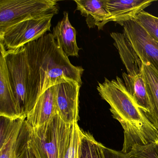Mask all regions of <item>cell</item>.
<instances>
[{"instance_id":"6da1fadb","label":"cell","mask_w":158,"mask_h":158,"mask_svg":"<svg viewBox=\"0 0 158 158\" xmlns=\"http://www.w3.org/2000/svg\"><path fill=\"white\" fill-rule=\"evenodd\" d=\"M29 68L27 104L29 113L40 96L50 88L75 81L82 85L84 69L73 65L52 33L25 46Z\"/></svg>"},{"instance_id":"7a4b0ae2","label":"cell","mask_w":158,"mask_h":158,"mask_svg":"<svg viewBox=\"0 0 158 158\" xmlns=\"http://www.w3.org/2000/svg\"><path fill=\"white\" fill-rule=\"evenodd\" d=\"M97 89L102 99L108 102L113 117L123 129L122 151L128 153L135 145H146L158 141V130L149 121L135 102L118 76L110 80L105 77L98 83Z\"/></svg>"},{"instance_id":"3957f363","label":"cell","mask_w":158,"mask_h":158,"mask_svg":"<svg viewBox=\"0 0 158 158\" xmlns=\"http://www.w3.org/2000/svg\"><path fill=\"white\" fill-rule=\"evenodd\" d=\"M73 125L58 114L39 127H31L30 143L37 158H64L71 139Z\"/></svg>"},{"instance_id":"277c9868","label":"cell","mask_w":158,"mask_h":158,"mask_svg":"<svg viewBox=\"0 0 158 158\" xmlns=\"http://www.w3.org/2000/svg\"><path fill=\"white\" fill-rule=\"evenodd\" d=\"M110 36L127 72L122 74L127 89L138 106H146L149 103V97L143 77L142 60L123 33L113 32Z\"/></svg>"},{"instance_id":"5b68a950","label":"cell","mask_w":158,"mask_h":158,"mask_svg":"<svg viewBox=\"0 0 158 158\" xmlns=\"http://www.w3.org/2000/svg\"><path fill=\"white\" fill-rule=\"evenodd\" d=\"M55 0H0V33L20 22L58 14Z\"/></svg>"},{"instance_id":"8992f818","label":"cell","mask_w":158,"mask_h":158,"mask_svg":"<svg viewBox=\"0 0 158 158\" xmlns=\"http://www.w3.org/2000/svg\"><path fill=\"white\" fill-rule=\"evenodd\" d=\"M1 52L6 60L9 77L21 117L29 113L27 104L29 68L25 46L13 50L6 51L0 46Z\"/></svg>"},{"instance_id":"52a82bcc","label":"cell","mask_w":158,"mask_h":158,"mask_svg":"<svg viewBox=\"0 0 158 158\" xmlns=\"http://www.w3.org/2000/svg\"><path fill=\"white\" fill-rule=\"evenodd\" d=\"M53 15L26 20L0 33V46L6 51L16 49L37 40L50 30Z\"/></svg>"},{"instance_id":"ba28073f","label":"cell","mask_w":158,"mask_h":158,"mask_svg":"<svg viewBox=\"0 0 158 158\" xmlns=\"http://www.w3.org/2000/svg\"><path fill=\"white\" fill-rule=\"evenodd\" d=\"M123 33L136 53L150 63L158 71V42L135 20L125 23Z\"/></svg>"},{"instance_id":"9c48e42d","label":"cell","mask_w":158,"mask_h":158,"mask_svg":"<svg viewBox=\"0 0 158 158\" xmlns=\"http://www.w3.org/2000/svg\"><path fill=\"white\" fill-rule=\"evenodd\" d=\"M81 86L75 81L56 85L57 114L66 123L73 125L79 120V90Z\"/></svg>"},{"instance_id":"30bf717a","label":"cell","mask_w":158,"mask_h":158,"mask_svg":"<svg viewBox=\"0 0 158 158\" xmlns=\"http://www.w3.org/2000/svg\"><path fill=\"white\" fill-rule=\"evenodd\" d=\"M154 0H106V8L110 22L123 26L125 23L135 20L137 15L151 5Z\"/></svg>"},{"instance_id":"8fae6325","label":"cell","mask_w":158,"mask_h":158,"mask_svg":"<svg viewBox=\"0 0 158 158\" xmlns=\"http://www.w3.org/2000/svg\"><path fill=\"white\" fill-rule=\"evenodd\" d=\"M57 114L56 85L45 91L26 118L27 124L34 128L48 123Z\"/></svg>"},{"instance_id":"7c38bea8","label":"cell","mask_w":158,"mask_h":158,"mask_svg":"<svg viewBox=\"0 0 158 158\" xmlns=\"http://www.w3.org/2000/svg\"><path fill=\"white\" fill-rule=\"evenodd\" d=\"M0 116L17 118L20 116L3 53L0 56Z\"/></svg>"},{"instance_id":"4fadbf2b","label":"cell","mask_w":158,"mask_h":158,"mask_svg":"<svg viewBox=\"0 0 158 158\" xmlns=\"http://www.w3.org/2000/svg\"><path fill=\"white\" fill-rule=\"evenodd\" d=\"M63 15V19L53 27V37L68 58L78 57L79 48L77 43L76 31L69 21L68 13L64 12Z\"/></svg>"},{"instance_id":"5bb4252c","label":"cell","mask_w":158,"mask_h":158,"mask_svg":"<svg viewBox=\"0 0 158 158\" xmlns=\"http://www.w3.org/2000/svg\"><path fill=\"white\" fill-rule=\"evenodd\" d=\"M75 2L76 10L86 18V21L89 28L97 26L99 30H102L104 25L110 22L106 0H77Z\"/></svg>"},{"instance_id":"9a60e30c","label":"cell","mask_w":158,"mask_h":158,"mask_svg":"<svg viewBox=\"0 0 158 158\" xmlns=\"http://www.w3.org/2000/svg\"><path fill=\"white\" fill-rule=\"evenodd\" d=\"M143 65V77L150 103V111L144 114L158 130V71L148 61L141 59Z\"/></svg>"},{"instance_id":"2e32d148","label":"cell","mask_w":158,"mask_h":158,"mask_svg":"<svg viewBox=\"0 0 158 158\" xmlns=\"http://www.w3.org/2000/svg\"><path fill=\"white\" fill-rule=\"evenodd\" d=\"M103 145L97 141L88 132H82L80 158H104Z\"/></svg>"},{"instance_id":"e0dca14e","label":"cell","mask_w":158,"mask_h":158,"mask_svg":"<svg viewBox=\"0 0 158 158\" xmlns=\"http://www.w3.org/2000/svg\"><path fill=\"white\" fill-rule=\"evenodd\" d=\"M30 130L25 119L16 141L15 158H37L30 145Z\"/></svg>"},{"instance_id":"ac0fdd59","label":"cell","mask_w":158,"mask_h":158,"mask_svg":"<svg viewBox=\"0 0 158 158\" xmlns=\"http://www.w3.org/2000/svg\"><path fill=\"white\" fill-rule=\"evenodd\" d=\"M135 20L158 42V17L143 10L137 15Z\"/></svg>"},{"instance_id":"d6986e66","label":"cell","mask_w":158,"mask_h":158,"mask_svg":"<svg viewBox=\"0 0 158 158\" xmlns=\"http://www.w3.org/2000/svg\"><path fill=\"white\" fill-rule=\"evenodd\" d=\"M127 158H158V141L146 145H135Z\"/></svg>"},{"instance_id":"ffe728a7","label":"cell","mask_w":158,"mask_h":158,"mask_svg":"<svg viewBox=\"0 0 158 158\" xmlns=\"http://www.w3.org/2000/svg\"><path fill=\"white\" fill-rule=\"evenodd\" d=\"M82 132L77 123L73 125L70 144L64 158H80Z\"/></svg>"},{"instance_id":"44dd1931","label":"cell","mask_w":158,"mask_h":158,"mask_svg":"<svg viewBox=\"0 0 158 158\" xmlns=\"http://www.w3.org/2000/svg\"><path fill=\"white\" fill-rule=\"evenodd\" d=\"M103 152L104 158H127V153L111 149L104 146Z\"/></svg>"}]
</instances>
